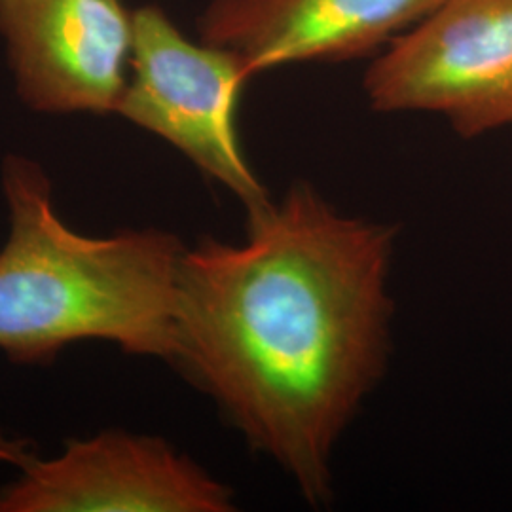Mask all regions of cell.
Instances as JSON below:
<instances>
[{
    "label": "cell",
    "mask_w": 512,
    "mask_h": 512,
    "mask_svg": "<svg viewBox=\"0 0 512 512\" xmlns=\"http://www.w3.org/2000/svg\"><path fill=\"white\" fill-rule=\"evenodd\" d=\"M440 0H209L203 42L232 50L253 76L294 63L344 61L429 14Z\"/></svg>",
    "instance_id": "obj_7"
},
{
    "label": "cell",
    "mask_w": 512,
    "mask_h": 512,
    "mask_svg": "<svg viewBox=\"0 0 512 512\" xmlns=\"http://www.w3.org/2000/svg\"><path fill=\"white\" fill-rule=\"evenodd\" d=\"M395 239L296 183L247 215L243 241L184 249L171 365L311 505L329 501L336 446L384 372Z\"/></svg>",
    "instance_id": "obj_1"
},
{
    "label": "cell",
    "mask_w": 512,
    "mask_h": 512,
    "mask_svg": "<svg viewBox=\"0 0 512 512\" xmlns=\"http://www.w3.org/2000/svg\"><path fill=\"white\" fill-rule=\"evenodd\" d=\"M0 38L27 109L116 114L133 50L124 0H0Z\"/></svg>",
    "instance_id": "obj_6"
},
{
    "label": "cell",
    "mask_w": 512,
    "mask_h": 512,
    "mask_svg": "<svg viewBox=\"0 0 512 512\" xmlns=\"http://www.w3.org/2000/svg\"><path fill=\"white\" fill-rule=\"evenodd\" d=\"M35 448L27 439L8 435L0 429V463L12 465L19 469L21 465H25L31 458H35Z\"/></svg>",
    "instance_id": "obj_8"
},
{
    "label": "cell",
    "mask_w": 512,
    "mask_h": 512,
    "mask_svg": "<svg viewBox=\"0 0 512 512\" xmlns=\"http://www.w3.org/2000/svg\"><path fill=\"white\" fill-rule=\"evenodd\" d=\"M0 512H230L234 490L160 437L105 429L29 459Z\"/></svg>",
    "instance_id": "obj_5"
},
{
    "label": "cell",
    "mask_w": 512,
    "mask_h": 512,
    "mask_svg": "<svg viewBox=\"0 0 512 512\" xmlns=\"http://www.w3.org/2000/svg\"><path fill=\"white\" fill-rule=\"evenodd\" d=\"M378 112H433L461 137L512 126V0H440L365 74Z\"/></svg>",
    "instance_id": "obj_4"
},
{
    "label": "cell",
    "mask_w": 512,
    "mask_h": 512,
    "mask_svg": "<svg viewBox=\"0 0 512 512\" xmlns=\"http://www.w3.org/2000/svg\"><path fill=\"white\" fill-rule=\"evenodd\" d=\"M0 186V351L46 365L73 344L109 342L171 365L183 241L158 228L76 232L55 211L44 167L21 154L4 158Z\"/></svg>",
    "instance_id": "obj_2"
},
{
    "label": "cell",
    "mask_w": 512,
    "mask_h": 512,
    "mask_svg": "<svg viewBox=\"0 0 512 512\" xmlns=\"http://www.w3.org/2000/svg\"><path fill=\"white\" fill-rule=\"evenodd\" d=\"M251 78L236 52L190 40L147 4L133 10L128 84L116 114L177 148L253 215L272 198L239 143V95Z\"/></svg>",
    "instance_id": "obj_3"
}]
</instances>
